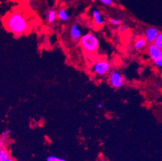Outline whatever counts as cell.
<instances>
[{"label": "cell", "instance_id": "9c48e42d", "mask_svg": "<svg viewBox=\"0 0 162 161\" xmlns=\"http://www.w3.org/2000/svg\"><path fill=\"white\" fill-rule=\"evenodd\" d=\"M147 43V41L146 38H140L138 39L136 41V42H135L134 48L135 50H141L146 47Z\"/></svg>", "mask_w": 162, "mask_h": 161}, {"label": "cell", "instance_id": "d6986e66", "mask_svg": "<svg viewBox=\"0 0 162 161\" xmlns=\"http://www.w3.org/2000/svg\"><path fill=\"white\" fill-rule=\"evenodd\" d=\"M97 107L98 108H103V104L102 103H98L97 105Z\"/></svg>", "mask_w": 162, "mask_h": 161}, {"label": "cell", "instance_id": "e0dca14e", "mask_svg": "<svg viewBox=\"0 0 162 161\" xmlns=\"http://www.w3.org/2000/svg\"><path fill=\"white\" fill-rule=\"evenodd\" d=\"M100 1L104 5L109 6V7H112L114 5V3L112 2V0H100Z\"/></svg>", "mask_w": 162, "mask_h": 161}, {"label": "cell", "instance_id": "5bb4252c", "mask_svg": "<svg viewBox=\"0 0 162 161\" xmlns=\"http://www.w3.org/2000/svg\"><path fill=\"white\" fill-rule=\"evenodd\" d=\"M154 44L156 47L162 49V33L159 32L157 35Z\"/></svg>", "mask_w": 162, "mask_h": 161}, {"label": "cell", "instance_id": "52a82bcc", "mask_svg": "<svg viewBox=\"0 0 162 161\" xmlns=\"http://www.w3.org/2000/svg\"><path fill=\"white\" fill-rule=\"evenodd\" d=\"M70 36L74 40H79L82 38V32L78 27V25L74 23L72 25L70 31Z\"/></svg>", "mask_w": 162, "mask_h": 161}, {"label": "cell", "instance_id": "7c38bea8", "mask_svg": "<svg viewBox=\"0 0 162 161\" xmlns=\"http://www.w3.org/2000/svg\"><path fill=\"white\" fill-rule=\"evenodd\" d=\"M57 16V14L55 11L51 10L46 13V17L49 23H54L55 21Z\"/></svg>", "mask_w": 162, "mask_h": 161}, {"label": "cell", "instance_id": "277c9868", "mask_svg": "<svg viewBox=\"0 0 162 161\" xmlns=\"http://www.w3.org/2000/svg\"><path fill=\"white\" fill-rule=\"evenodd\" d=\"M109 82L112 88H120L123 84V77L119 71H114L109 75Z\"/></svg>", "mask_w": 162, "mask_h": 161}, {"label": "cell", "instance_id": "6da1fadb", "mask_svg": "<svg viewBox=\"0 0 162 161\" xmlns=\"http://www.w3.org/2000/svg\"><path fill=\"white\" fill-rule=\"evenodd\" d=\"M5 26L9 32L15 35L25 32L28 29V22L23 14L15 12L7 17L5 22Z\"/></svg>", "mask_w": 162, "mask_h": 161}, {"label": "cell", "instance_id": "8992f818", "mask_svg": "<svg viewBox=\"0 0 162 161\" xmlns=\"http://www.w3.org/2000/svg\"><path fill=\"white\" fill-rule=\"evenodd\" d=\"M159 31L156 27H149L145 31V38L147 42L149 43H154L155 39L158 34Z\"/></svg>", "mask_w": 162, "mask_h": 161}, {"label": "cell", "instance_id": "4fadbf2b", "mask_svg": "<svg viewBox=\"0 0 162 161\" xmlns=\"http://www.w3.org/2000/svg\"><path fill=\"white\" fill-rule=\"evenodd\" d=\"M10 159L9 154L5 149L0 150V161H8Z\"/></svg>", "mask_w": 162, "mask_h": 161}, {"label": "cell", "instance_id": "9a60e30c", "mask_svg": "<svg viewBox=\"0 0 162 161\" xmlns=\"http://www.w3.org/2000/svg\"><path fill=\"white\" fill-rule=\"evenodd\" d=\"M46 161H66V160L64 158L58 157V156L51 155V156H48V157L47 158Z\"/></svg>", "mask_w": 162, "mask_h": 161}, {"label": "cell", "instance_id": "8fae6325", "mask_svg": "<svg viewBox=\"0 0 162 161\" xmlns=\"http://www.w3.org/2000/svg\"><path fill=\"white\" fill-rule=\"evenodd\" d=\"M57 16L58 17L59 20L61 21H67L69 18V15L67 12L66 11L64 8H61L59 11H58L57 13Z\"/></svg>", "mask_w": 162, "mask_h": 161}, {"label": "cell", "instance_id": "ac0fdd59", "mask_svg": "<svg viewBox=\"0 0 162 161\" xmlns=\"http://www.w3.org/2000/svg\"><path fill=\"white\" fill-rule=\"evenodd\" d=\"M154 64L158 68H162V57L154 61Z\"/></svg>", "mask_w": 162, "mask_h": 161}, {"label": "cell", "instance_id": "ffe728a7", "mask_svg": "<svg viewBox=\"0 0 162 161\" xmlns=\"http://www.w3.org/2000/svg\"><path fill=\"white\" fill-rule=\"evenodd\" d=\"M8 161H15L14 160H13V159H11L10 158V159H9V160H8Z\"/></svg>", "mask_w": 162, "mask_h": 161}, {"label": "cell", "instance_id": "30bf717a", "mask_svg": "<svg viewBox=\"0 0 162 161\" xmlns=\"http://www.w3.org/2000/svg\"><path fill=\"white\" fill-rule=\"evenodd\" d=\"M11 134V129H6L2 133L1 139H0V150L3 149V146L5 142L7 141L8 137H9Z\"/></svg>", "mask_w": 162, "mask_h": 161}, {"label": "cell", "instance_id": "5b68a950", "mask_svg": "<svg viewBox=\"0 0 162 161\" xmlns=\"http://www.w3.org/2000/svg\"><path fill=\"white\" fill-rule=\"evenodd\" d=\"M148 52L152 61H156L162 57V49L156 47L154 43H151L148 47Z\"/></svg>", "mask_w": 162, "mask_h": 161}, {"label": "cell", "instance_id": "ba28073f", "mask_svg": "<svg viewBox=\"0 0 162 161\" xmlns=\"http://www.w3.org/2000/svg\"><path fill=\"white\" fill-rule=\"evenodd\" d=\"M92 16H93L94 21H95V22L98 25L103 26L105 25V21L103 19V17H102V15L101 14V13L98 10L96 9L93 10Z\"/></svg>", "mask_w": 162, "mask_h": 161}, {"label": "cell", "instance_id": "2e32d148", "mask_svg": "<svg viewBox=\"0 0 162 161\" xmlns=\"http://www.w3.org/2000/svg\"><path fill=\"white\" fill-rule=\"evenodd\" d=\"M121 19H116V18H111L109 19V22L112 24V25H118L120 24H121Z\"/></svg>", "mask_w": 162, "mask_h": 161}, {"label": "cell", "instance_id": "3957f363", "mask_svg": "<svg viewBox=\"0 0 162 161\" xmlns=\"http://www.w3.org/2000/svg\"><path fill=\"white\" fill-rule=\"evenodd\" d=\"M111 66L109 62L107 61H100L92 66V71L94 74L99 76L106 75L110 70Z\"/></svg>", "mask_w": 162, "mask_h": 161}, {"label": "cell", "instance_id": "7a4b0ae2", "mask_svg": "<svg viewBox=\"0 0 162 161\" xmlns=\"http://www.w3.org/2000/svg\"><path fill=\"white\" fill-rule=\"evenodd\" d=\"M80 44L84 50L89 53L96 51L99 47L98 38L91 33H88L82 36L80 39Z\"/></svg>", "mask_w": 162, "mask_h": 161}]
</instances>
